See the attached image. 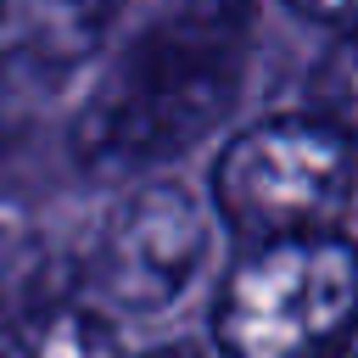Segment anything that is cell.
Segmentation results:
<instances>
[{
    "mask_svg": "<svg viewBox=\"0 0 358 358\" xmlns=\"http://www.w3.org/2000/svg\"><path fill=\"white\" fill-rule=\"evenodd\" d=\"M252 0H179L95 84L73 151L101 173H140L196 145L241 95Z\"/></svg>",
    "mask_w": 358,
    "mask_h": 358,
    "instance_id": "1",
    "label": "cell"
},
{
    "mask_svg": "<svg viewBox=\"0 0 358 358\" xmlns=\"http://www.w3.org/2000/svg\"><path fill=\"white\" fill-rule=\"evenodd\" d=\"M358 319V246L336 229L263 241L246 252L218 302L213 341L224 358H313Z\"/></svg>",
    "mask_w": 358,
    "mask_h": 358,
    "instance_id": "2",
    "label": "cell"
},
{
    "mask_svg": "<svg viewBox=\"0 0 358 358\" xmlns=\"http://www.w3.org/2000/svg\"><path fill=\"white\" fill-rule=\"evenodd\" d=\"M347 190L352 140H341L319 117H263L213 162V207L257 246L330 229Z\"/></svg>",
    "mask_w": 358,
    "mask_h": 358,
    "instance_id": "3",
    "label": "cell"
},
{
    "mask_svg": "<svg viewBox=\"0 0 358 358\" xmlns=\"http://www.w3.org/2000/svg\"><path fill=\"white\" fill-rule=\"evenodd\" d=\"M201 257H207V218L196 196L168 179H145L123 190L117 207L106 213L90 252V280L123 313H162L185 296Z\"/></svg>",
    "mask_w": 358,
    "mask_h": 358,
    "instance_id": "4",
    "label": "cell"
},
{
    "mask_svg": "<svg viewBox=\"0 0 358 358\" xmlns=\"http://www.w3.org/2000/svg\"><path fill=\"white\" fill-rule=\"evenodd\" d=\"M0 358H123L117 330L84 302H50L0 324Z\"/></svg>",
    "mask_w": 358,
    "mask_h": 358,
    "instance_id": "5",
    "label": "cell"
},
{
    "mask_svg": "<svg viewBox=\"0 0 358 358\" xmlns=\"http://www.w3.org/2000/svg\"><path fill=\"white\" fill-rule=\"evenodd\" d=\"M308 101H313L308 117H319L341 140H358V34H341L319 56V67L308 78Z\"/></svg>",
    "mask_w": 358,
    "mask_h": 358,
    "instance_id": "6",
    "label": "cell"
},
{
    "mask_svg": "<svg viewBox=\"0 0 358 358\" xmlns=\"http://www.w3.org/2000/svg\"><path fill=\"white\" fill-rule=\"evenodd\" d=\"M291 11L324 22V28H341V34H358V0H285Z\"/></svg>",
    "mask_w": 358,
    "mask_h": 358,
    "instance_id": "7",
    "label": "cell"
},
{
    "mask_svg": "<svg viewBox=\"0 0 358 358\" xmlns=\"http://www.w3.org/2000/svg\"><path fill=\"white\" fill-rule=\"evenodd\" d=\"M313 358H358V319H352V324H347L324 352H313Z\"/></svg>",
    "mask_w": 358,
    "mask_h": 358,
    "instance_id": "8",
    "label": "cell"
}]
</instances>
